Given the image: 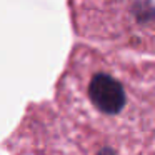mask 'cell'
Masks as SVG:
<instances>
[{"mask_svg": "<svg viewBox=\"0 0 155 155\" xmlns=\"http://www.w3.org/2000/svg\"><path fill=\"white\" fill-rule=\"evenodd\" d=\"M78 104H84L88 117L104 120L105 128L122 134L152 137L153 134V98L143 100V92L128 80V75L117 67L85 64L77 67ZM143 140V138H142Z\"/></svg>", "mask_w": 155, "mask_h": 155, "instance_id": "cell-1", "label": "cell"}, {"mask_svg": "<svg viewBox=\"0 0 155 155\" xmlns=\"http://www.w3.org/2000/svg\"><path fill=\"white\" fill-rule=\"evenodd\" d=\"M70 5L80 35L153 52L155 0H70Z\"/></svg>", "mask_w": 155, "mask_h": 155, "instance_id": "cell-2", "label": "cell"}]
</instances>
